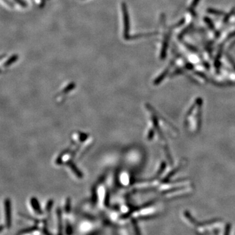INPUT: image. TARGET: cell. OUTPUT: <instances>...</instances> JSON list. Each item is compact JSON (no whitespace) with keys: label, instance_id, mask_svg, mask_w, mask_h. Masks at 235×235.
Listing matches in <instances>:
<instances>
[{"label":"cell","instance_id":"7a4b0ae2","mask_svg":"<svg viewBox=\"0 0 235 235\" xmlns=\"http://www.w3.org/2000/svg\"><path fill=\"white\" fill-rule=\"evenodd\" d=\"M5 217L6 223L5 225V227L10 228L11 227V205L9 198L5 200Z\"/></svg>","mask_w":235,"mask_h":235},{"label":"cell","instance_id":"7c38bea8","mask_svg":"<svg viewBox=\"0 0 235 235\" xmlns=\"http://www.w3.org/2000/svg\"><path fill=\"white\" fill-rule=\"evenodd\" d=\"M186 46H187V48L188 49L192 51V52H197V50L196 48H195L194 46H193L192 45H190V44H186Z\"/></svg>","mask_w":235,"mask_h":235},{"label":"cell","instance_id":"4fadbf2b","mask_svg":"<svg viewBox=\"0 0 235 235\" xmlns=\"http://www.w3.org/2000/svg\"><path fill=\"white\" fill-rule=\"evenodd\" d=\"M18 3H20L21 5H22V6H25V3L24 2H23L22 0H16Z\"/></svg>","mask_w":235,"mask_h":235},{"label":"cell","instance_id":"277c9868","mask_svg":"<svg viewBox=\"0 0 235 235\" xmlns=\"http://www.w3.org/2000/svg\"><path fill=\"white\" fill-rule=\"evenodd\" d=\"M30 202H31V206H32L33 208V210L36 213H39V215H41V213H42V211H41V207L39 205V202L37 201V199H36L35 198L33 197L31 199Z\"/></svg>","mask_w":235,"mask_h":235},{"label":"cell","instance_id":"9c48e42d","mask_svg":"<svg viewBox=\"0 0 235 235\" xmlns=\"http://www.w3.org/2000/svg\"><path fill=\"white\" fill-rule=\"evenodd\" d=\"M18 60V56L17 55H14L11 57H10L9 59L7 60V61L5 62V66H9L11 64H13L14 61H16Z\"/></svg>","mask_w":235,"mask_h":235},{"label":"cell","instance_id":"30bf717a","mask_svg":"<svg viewBox=\"0 0 235 235\" xmlns=\"http://www.w3.org/2000/svg\"><path fill=\"white\" fill-rule=\"evenodd\" d=\"M168 71H169V69H166L163 73H162V74H161L158 78H157L156 80L155 81V84H158V83H159L163 79V78L166 76V75L167 74V73H168Z\"/></svg>","mask_w":235,"mask_h":235},{"label":"cell","instance_id":"ba28073f","mask_svg":"<svg viewBox=\"0 0 235 235\" xmlns=\"http://www.w3.org/2000/svg\"><path fill=\"white\" fill-rule=\"evenodd\" d=\"M207 12L208 13L212 14L219 16V17L224 14V13L223 11H221V10H216V9H208L207 10Z\"/></svg>","mask_w":235,"mask_h":235},{"label":"cell","instance_id":"3957f363","mask_svg":"<svg viewBox=\"0 0 235 235\" xmlns=\"http://www.w3.org/2000/svg\"><path fill=\"white\" fill-rule=\"evenodd\" d=\"M169 39H170V33L167 34L165 37L163 43V45H162V48L160 53V58L161 60H164L166 55V50L168 49L169 43Z\"/></svg>","mask_w":235,"mask_h":235},{"label":"cell","instance_id":"52a82bcc","mask_svg":"<svg viewBox=\"0 0 235 235\" xmlns=\"http://www.w3.org/2000/svg\"><path fill=\"white\" fill-rule=\"evenodd\" d=\"M204 21H205V23L207 24V25L211 29H215V25H214V24L213 23L212 20L207 17H205L204 18Z\"/></svg>","mask_w":235,"mask_h":235},{"label":"cell","instance_id":"6da1fadb","mask_svg":"<svg viewBox=\"0 0 235 235\" xmlns=\"http://www.w3.org/2000/svg\"><path fill=\"white\" fill-rule=\"evenodd\" d=\"M122 14H123V37L125 39H129V17L127 7L126 4L123 3L122 5Z\"/></svg>","mask_w":235,"mask_h":235},{"label":"cell","instance_id":"8fae6325","mask_svg":"<svg viewBox=\"0 0 235 235\" xmlns=\"http://www.w3.org/2000/svg\"><path fill=\"white\" fill-rule=\"evenodd\" d=\"M234 10H235V8H234L233 9H232V10H231V11L230 12L229 14H227L225 16V17L224 20H223V22H224V23H225V22H228V20H229V18H231V16L234 14Z\"/></svg>","mask_w":235,"mask_h":235},{"label":"cell","instance_id":"5b68a950","mask_svg":"<svg viewBox=\"0 0 235 235\" xmlns=\"http://www.w3.org/2000/svg\"><path fill=\"white\" fill-rule=\"evenodd\" d=\"M68 165H69V166L71 167V169L73 171H74L75 174L77 176H78V177H82V174L81 173L80 171L76 168V166H75V165L74 163H72L71 161H69V163H68Z\"/></svg>","mask_w":235,"mask_h":235},{"label":"cell","instance_id":"8992f818","mask_svg":"<svg viewBox=\"0 0 235 235\" xmlns=\"http://www.w3.org/2000/svg\"><path fill=\"white\" fill-rule=\"evenodd\" d=\"M200 1H201V0H193V2L191 3V6L189 8V11L190 13H191V14L193 15H195V14H194V9L197 6L198 3H199Z\"/></svg>","mask_w":235,"mask_h":235}]
</instances>
